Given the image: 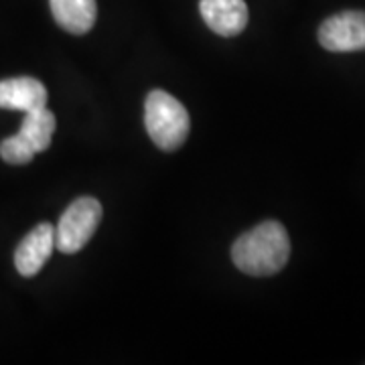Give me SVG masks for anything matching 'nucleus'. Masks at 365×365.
I'll list each match as a JSON object with an SVG mask.
<instances>
[{"mask_svg": "<svg viewBox=\"0 0 365 365\" xmlns=\"http://www.w3.org/2000/svg\"><path fill=\"white\" fill-rule=\"evenodd\" d=\"M319 43L327 51H365V11H345L319 26Z\"/></svg>", "mask_w": 365, "mask_h": 365, "instance_id": "nucleus-4", "label": "nucleus"}, {"mask_svg": "<svg viewBox=\"0 0 365 365\" xmlns=\"http://www.w3.org/2000/svg\"><path fill=\"white\" fill-rule=\"evenodd\" d=\"M55 250V227L51 223L43 222L35 225L29 234L21 240L14 252V266L21 276L31 278L37 276L39 270L49 260Z\"/></svg>", "mask_w": 365, "mask_h": 365, "instance_id": "nucleus-5", "label": "nucleus"}, {"mask_svg": "<svg viewBox=\"0 0 365 365\" xmlns=\"http://www.w3.org/2000/svg\"><path fill=\"white\" fill-rule=\"evenodd\" d=\"M47 106V90L35 78H13L0 81V108L31 112Z\"/></svg>", "mask_w": 365, "mask_h": 365, "instance_id": "nucleus-7", "label": "nucleus"}, {"mask_svg": "<svg viewBox=\"0 0 365 365\" xmlns=\"http://www.w3.org/2000/svg\"><path fill=\"white\" fill-rule=\"evenodd\" d=\"M144 126L160 150L173 153L185 144L191 122L187 108L177 98L163 90H153L144 102Z\"/></svg>", "mask_w": 365, "mask_h": 365, "instance_id": "nucleus-2", "label": "nucleus"}, {"mask_svg": "<svg viewBox=\"0 0 365 365\" xmlns=\"http://www.w3.org/2000/svg\"><path fill=\"white\" fill-rule=\"evenodd\" d=\"M102 222V203L93 197H79L63 211L55 225V248L76 254L91 240Z\"/></svg>", "mask_w": 365, "mask_h": 365, "instance_id": "nucleus-3", "label": "nucleus"}, {"mask_svg": "<svg viewBox=\"0 0 365 365\" xmlns=\"http://www.w3.org/2000/svg\"><path fill=\"white\" fill-rule=\"evenodd\" d=\"M0 157L9 165H26L35 158V153L19 134H14L0 143Z\"/></svg>", "mask_w": 365, "mask_h": 365, "instance_id": "nucleus-10", "label": "nucleus"}, {"mask_svg": "<svg viewBox=\"0 0 365 365\" xmlns=\"http://www.w3.org/2000/svg\"><path fill=\"white\" fill-rule=\"evenodd\" d=\"M53 19L71 35H86L96 25V0H49Z\"/></svg>", "mask_w": 365, "mask_h": 365, "instance_id": "nucleus-8", "label": "nucleus"}, {"mask_svg": "<svg viewBox=\"0 0 365 365\" xmlns=\"http://www.w3.org/2000/svg\"><path fill=\"white\" fill-rule=\"evenodd\" d=\"M290 237L280 222H262L242 234L232 246L235 268L248 276H272L287 266Z\"/></svg>", "mask_w": 365, "mask_h": 365, "instance_id": "nucleus-1", "label": "nucleus"}, {"mask_svg": "<svg viewBox=\"0 0 365 365\" xmlns=\"http://www.w3.org/2000/svg\"><path fill=\"white\" fill-rule=\"evenodd\" d=\"M55 124H57L55 116L51 110H47V106L37 108V110L25 112V120L21 124L19 136L33 148L35 155H39L51 146Z\"/></svg>", "mask_w": 365, "mask_h": 365, "instance_id": "nucleus-9", "label": "nucleus"}, {"mask_svg": "<svg viewBox=\"0 0 365 365\" xmlns=\"http://www.w3.org/2000/svg\"><path fill=\"white\" fill-rule=\"evenodd\" d=\"M199 11L205 25L222 37H235L248 26L250 13L244 0H201Z\"/></svg>", "mask_w": 365, "mask_h": 365, "instance_id": "nucleus-6", "label": "nucleus"}]
</instances>
